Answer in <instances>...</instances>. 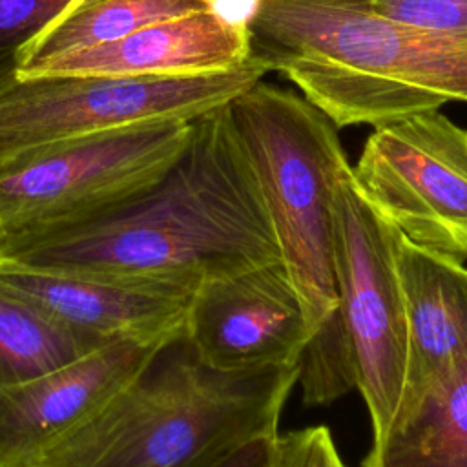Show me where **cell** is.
Returning <instances> with one entry per match:
<instances>
[{
	"label": "cell",
	"instance_id": "ba28073f",
	"mask_svg": "<svg viewBox=\"0 0 467 467\" xmlns=\"http://www.w3.org/2000/svg\"><path fill=\"white\" fill-rule=\"evenodd\" d=\"M354 181L367 202L414 244L467 259V130L440 109L367 137Z\"/></svg>",
	"mask_w": 467,
	"mask_h": 467
},
{
	"label": "cell",
	"instance_id": "9c48e42d",
	"mask_svg": "<svg viewBox=\"0 0 467 467\" xmlns=\"http://www.w3.org/2000/svg\"><path fill=\"white\" fill-rule=\"evenodd\" d=\"M310 336L306 308L283 261L201 281L184 323L197 356L221 370L296 365Z\"/></svg>",
	"mask_w": 467,
	"mask_h": 467
},
{
	"label": "cell",
	"instance_id": "9a60e30c",
	"mask_svg": "<svg viewBox=\"0 0 467 467\" xmlns=\"http://www.w3.org/2000/svg\"><path fill=\"white\" fill-rule=\"evenodd\" d=\"M213 7V0H67L24 44L15 75L33 77L57 57L119 40L155 22Z\"/></svg>",
	"mask_w": 467,
	"mask_h": 467
},
{
	"label": "cell",
	"instance_id": "3957f363",
	"mask_svg": "<svg viewBox=\"0 0 467 467\" xmlns=\"http://www.w3.org/2000/svg\"><path fill=\"white\" fill-rule=\"evenodd\" d=\"M297 376L299 363L215 368L182 332L33 467H213L243 445L277 434Z\"/></svg>",
	"mask_w": 467,
	"mask_h": 467
},
{
	"label": "cell",
	"instance_id": "4fadbf2b",
	"mask_svg": "<svg viewBox=\"0 0 467 467\" xmlns=\"http://www.w3.org/2000/svg\"><path fill=\"white\" fill-rule=\"evenodd\" d=\"M396 268L401 286L407 359L400 407L410 403L467 347V268L460 259L400 235Z\"/></svg>",
	"mask_w": 467,
	"mask_h": 467
},
{
	"label": "cell",
	"instance_id": "2e32d148",
	"mask_svg": "<svg viewBox=\"0 0 467 467\" xmlns=\"http://www.w3.org/2000/svg\"><path fill=\"white\" fill-rule=\"evenodd\" d=\"M100 345L106 343L0 290V389L47 374Z\"/></svg>",
	"mask_w": 467,
	"mask_h": 467
},
{
	"label": "cell",
	"instance_id": "5bb4252c",
	"mask_svg": "<svg viewBox=\"0 0 467 467\" xmlns=\"http://www.w3.org/2000/svg\"><path fill=\"white\" fill-rule=\"evenodd\" d=\"M361 467H467V347L372 440Z\"/></svg>",
	"mask_w": 467,
	"mask_h": 467
},
{
	"label": "cell",
	"instance_id": "30bf717a",
	"mask_svg": "<svg viewBox=\"0 0 467 467\" xmlns=\"http://www.w3.org/2000/svg\"><path fill=\"white\" fill-rule=\"evenodd\" d=\"M197 286L173 279L113 277L0 259V290L102 343H168L179 337Z\"/></svg>",
	"mask_w": 467,
	"mask_h": 467
},
{
	"label": "cell",
	"instance_id": "44dd1931",
	"mask_svg": "<svg viewBox=\"0 0 467 467\" xmlns=\"http://www.w3.org/2000/svg\"><path fill=\"white\" fill-rule=\"evenodd\" d=\"M358 4H372V2H383V0H354ZM410 2H427V4H467V0H410Z\"/></svg>",
	"mask_w": 467,
	"mask_h": 467
},
{
	"label": "cell",
	"instance_id": "52a82bcc",
	"mask_svg": "<svg viewBox=\"0 0 467 467\" xmlns=\"http://www.w3.org/2000/svg\"><path fill=\"white\" fill-rule=\"evenodd\" d=\"M401 232L361 195L352 166L332 199V257L337 312L378 440L396 416L407 359V330L396 244Z\"/></svg>",
	"mask_w": 467,
	"mask_h": 467
},
{
	"label": "cell",
	"instance_id": "5b68a950",
	"mask_svg": "<svg viewBox=\"0 0 467 467\" xmlns=\"http://www.w3.org/2000/svg\"><path fill=\"white\" fill-rule=\"evenodd\" d=\"M254 57L212 73L122 77L49 73L0 78V168L36 150L144 120H193L263 80Z\"/></svg>",
	"mask_w": 467,
	"mask_h": 467
},
{
	"label": "cell",
	"instance_id": "7c38bea8",
	"mask_svg": "<svg viewBox=\"0 0 467 467\" xmlns=\"http://www.w3.org/2000/svg\"><path fill=\"white\" fill-rule=\"evenodd\" d=\"M248 57L246 20L230 18L213 7L155 22L119 40L57 57L36 75H199L232 69Z\"/></svg>",
	"mask_w": 467,
	"mask_h": 467
},
{
	"label": "cell",
	"instance_id": "8992f818",
	"mask_svg": "<svg viewBox=\"0 0 467 467\" xmlns=\"http://www.w3.org/2000/svg\"><path fill=\"white\" fill-rule=\"evenodd\" d=\"M192 120H144L64 140L0 168V237L80 223L153 186Z\"/></svg>",
	"mask_w": 467,
	"mask_h": 467
},
{
	"label": "cell",
	"instance_id": "7a4b0ae2",
	"mask_svg": "<svg viewBox=\"0 0 467 467\" xmlns=\"http://www.w3.org/2000/svg\"><path fill=\"white\" fill-rule=\"evenodd\" d=\"M250 57L337 126H379L467 102V29L385 20L352 0H255Z\"/></svg>",
	"mask_w": 467,
	"mask_h": 467
},
{
	"label": "cell",
	"instance_id": "d6986e66",
	"mask_svg": "<svg viewBox=\"0 0 467 467\" xmlns=\"http://www.w3.org/2000/svg\"><path fill=\"white\" fill-rule=\"evenodd\" d=\"M270 467H345L325 425L279 434L272 443Z\"/></svg>",
	"mask_w": 467,
	"mask_h": 467
},
{
	"label": "cell",
	"instance_id": "6da1fadb",
	"mask_svg": "<svg viewBox=\"0 0 467 467\" xmlns=\"http://www.w3.org/2000/svg\"><path fill=\"white\" fill-rule=\"evenodd\" d=\"M228 104L192 120L184 150L153 186L80 223L0 237V259L193 285L281 261Z\"/></svg>",
	"mask_w": 467,
	"mask_h": 467
},
{
	"label": "cell",
	"instance_id": "8fae6325",
	"mask_svg": "<svg viewBox=\"0 0 467 467\" xmlns=\"http://www.w3.org/2000/svg\"><path fill=\"white\" fill-rule=\"evenodd\" d=\"M164 345L111 341L35 379L0 389V467H33L133 383Z\"/></svg>",
	"mask_w": 467,
	"mask_h": 467
},
{
	"label": "cell",
	"instance_id": "e0dca14e",
	"mask_svg": "<svg viewBox=\"0 0 467 467\" xmlns=\"http://www.w3.org/2000/svg\"><path fill=\"white\" fill-rule=\"evenodd\" d=\"M297 381L306 405L330 403L356 387L339 312L316 330L299 356Z\"/></svg>",
	"mask_w": 467,
	"mask_h": 467
},
{
	"label": "cell",
	"instance_id": "ffe728a7",
	"mask_svg": "<svg viewBox=\"0 0 467 467\" xmlns=\"http://www.w3.org/2000/svg\"><path fill=\"white\" fill-rule=\"evenodd\" d=\"M275 436L257 438L243 445L241 449H237L235 452H232L213 467H270L272 443Z\"/></svg>",
	"mask_w": 467,
	"mask_h": 467
},
{
	"label": "cell",
	"instance_id": "277c9868",
	"mask_svg": "<svg viewBox=\"0 0 467 467\" xmlns=\"http://www.w3.org/2000/svg\"><path fill=\"white\" fill-rule=\"evenodd\" d=\"M228 108L314 334L337 314L332 199L350 170L339 128L305 97L263 80Z\"/></svg>",
	"mask_w": 467,
	"mask_h": 467
},
{
	"label": "cell",
	"instance_id": "ac0fdd59",
	"mask_svg": "<svg viewBox=\"0 0 467 467\" xmlns=\"http://www.w3.org/2000/svg\"><path fill=\"white\" fill-rule=\"evenodd\" d=\"M67 0H0V78L16 71L18 53Z\"/></svg>",
	"mask_w": 467,
	"mask_h": 467
}]
</instances>
